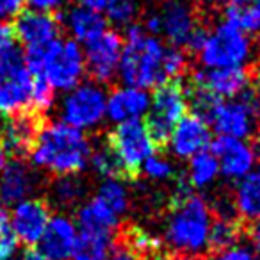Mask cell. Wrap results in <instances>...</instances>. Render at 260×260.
Wrapping results in <instances>:
<instances>
[{"label": "cell", "mask_w": 260, "mask_h": 260, "mask_svg": "<svg viewBox=\"0 0 260 260\" xmlns=\"http://www.w3.org/2000/svg\"><path fill=\"white\" fill-rule=\"evenodd\" d=\"M212 209L202 196L194 194L185 178H180L164 226L166 246L177 255L198 256L209 251Z\"/></svg>", "instance_id": "obj_1"}, {"label": "cell", "mask_w": 260, "mask_h": 260, "mask_svg": "<svg viewBox=\"0 0 260 260\" xmlns=\"http://www.w3.org/2000/svg\"><path fill=\"white\" fill-rule=\"evenodd\" d=\"M93 152L86 132L62 121L43 123L30 148V160L38 170L54 177L79 175L89 166Z\"/></svg>", "instance_id": "obj_2"}, {"label": "cell", "mask_w": 260, "mask_h": 260, "mask_svg": "<svg viewBox=\"0 0 260 260\" xmlns=\"http://www.w3.org/2000/svg\"><path fill=\"white\" fill-rule=\"evenodd\" d=\"M166 45L153 34H148L143 25L132 23L126 27L123 38V52L119 59L118 75L125 86L139 89H153L168 82L164 75Z\"/></svg>", "instance_id": "obj_3"}, {"label": "cell", "mask_w": 260, "mask_h": 260, "mask_svg": "<svg viewBox=\"0 0 260 260\" xmlns=\"http://www.w3.org/2000/svg\"><path fill=\"white\" fill-rule=\"evenodd\" d=\"M25 64L32 75L43 79L54 91H72L86 77L84 52L77 41L61 40L40 52L25 54Z\"/></svg>", "instance_id": "obj_4"}, {"label": "cell", "mask_w": 260, "mask_h": 260, "mask_svg": "<svg viewBox=\"0 0 260 260\" xmlns=\"http://www.w3.org/2000/svg\"><path fill=\"white\" fill-rule=\"evenodd\" d=\"M200 116L219 138L246 141L260 128V93L249 87L237 98L214 100Z\"/></svg>", "instance_id": "obj_5"}, {"label": "cell", "mask_w": 260, "mask_h": 260, "mask_svg": "<svg viewBox=\"0 0 260 260\" xmlns=\"http://www.w3.org/2000/svg\"><path fill=\"white\" fill-rule=\"evenodd\" d=\"M255 45L249 34L221 22L210 29H203V36L194 54L207 70L246 68L253 57Z\"/></svg>", "instance_id": "obj_6"}, {"label": "cell", "mask_w": 260, "mask_h": 260, "mask_svg": "<svg viewBox=\"0 0 260 260\" xmlns=\"http://www.w3.org/2000/svg\"><path fill=\"white\" fill-rule=\"evenodd\" d=\"M107 146L118 159L123 177L128 178L138 177L145 160L157 153V148H159L143 119L118 123L109 132Z\"/></svg>", "instance_id": "obj_7"}, {"label": "cell", "mask_w": 260, "mask_h": 260, "mask_svg": "<svg viewBox=\"0 0 260 260\" xmlns=\"http://www.w3.org/2000/svg\"><path fill=\"white\" fill-rule=\"evenodd\" d=\"M187 89L178 80H168L155 87L150 96V109L146 112L145 125L157 146L166 145L171 130L187 114Z\"/></svg>", "instance_id": "obj_8"}, {"label": "cell", "mask_w": 260, "mask_h": 260, "mask_svg": "<svg viewBox=\"0 0 260 260\" xmlns=\"http://www.w3.org/2000/svg\"><path fill=\"white\" fill-rule=\"evenodd\" d=\"M61 121L82 132L93 130L107 118V93L96 82H80L62 96Z\"/></svg>", "instance_id": "obj_9"}, {"label": "cell", "mask_w": 260, "mask_h": 260, "mask_svg": "<svg viewBox=\"0 0 260 260\" xmlns=\"http://www.w3.org/2000/svg\"><path fill=\"white\" fill-rule=\"evenodd\" d=\"M155 15L159 22L157 36L168 40L171 47L189 48L202 29L196 8L187 0H166Z\"/></svg>", "instance_id": "obj_10"}, {"label": "cell", "mask_w": 260, "mask_h": 260, "mask_svg": "<svg viewBox=\"0 0 260 260\" xmlns=\"http://www.w3.org/2000/svg\"><path fill=\"white\" fill-rule=\"evenodd\" d=\"M86 73L96 84H109L114 80L119 70V59L123 52V38L116 30H105L93 41L84 45Z\"/></svg>", "instance_id": "obj_11"}, {"label": "cell", "mask_w": 260, "mask_h": 260, "mask_svg": "<svg viewBox=\"0 0 260 260\" xmlns=\"http://www.w3.org/2000/svg\"><path fill=\"white\" fill-rule=\"evenodd\" d=\"M249 84H251V75L246 68H203L192 73L189 89L202 91L217 100H230L248 91Z\"/></svg>", "instance_id": "obj_12"}, {"label": "cell", "mask_w": 260, "mask_h": 260, "mask_svg": "<svg viewBox=\"0 0 260 260\" xmlns=\"http://www.w3.org/2000/svg\"><path fill=\"white\" fill-rule=\"evenodd\" d=\"M61 34V20L54 15H43L36 11H22L16 16L13 36L22 43L25 54L40 52L50 47L59 40Z\"/></svg>", "instance_id": "obj_13"}, {"label": "cell", "mask_w": 260, "mask_h": 260, "mask_svg": "<svg viewBox=\"0 0 260 260\" xmlns=\"http://www.w3.org/2000/svg\"><path fill=\"white\" fill-rule=\"evenodd\" d=\"M50 217L52 214L48 203L41 198H34V196L13 205V212L9 214V221H11L16 241L25 246L40 244Z\"/></svg>", "instance_id": "obj_14"}, {"label": "cell", "mask_w": 260, "mask_h": 260, "mask_svg": "<svg viewBox=\"0 0 260 260\" xmlns=\"http://www.w3.org/2000/svg\"><path fill=\"white\" fill-rule=\"evenodd\" d=\"M32 89L34 77L22 59L0 79V112L9 116L32 112Z\"/></svg>", "instance_id": "obj_15"}, {"label": "cell", "mask_w": 260, "mask_h": 260, "mask_svg": "<svg viewBox=\"0 0 260 260\" xmlns=\"http://www.w3.org/2000/svg\"><path fill=\"white\" fill-rule=\"evenodd\" d=\"M212 139V130L196 112L185 114L171 130L166 145L177 159H191L205 152Z\"/></svg>", "instance_id": "obj_16"}, {"label": "cell", "mask_w": 260, "mask_h": 260, "mask_svg": "<svg viewBox=\"0 0 260 260\" xmlns=\"http://www.w3.org/2000/svg\"><path fill=\"white\" fill-rule=\"evenodd\" d=\"M212 153L219 164V173L228 180H242L256 164V153L244 139L217 138L212 143Z\"/></svg>", "instance_id": "obj_17"}, {"label": "cell", "mask_w": 260, "mask_h": 260, "mask_svg": "<svg viewBox=\"0 0 260 260\" xmlns=\"http://www.w3.org/2000/svg\"><path fill=\"white\" fill-rule=\"evenodd\" d=\"M38 185L34 170L23 160H9L0 171V205H16L30 198Z\"/></svg>", "instance_id": "obj_18"}, {"label": "cell", "mask_w": 260, "mask_h": 260, "mask_svg": "<svg viewBox=\"0 0 260 260\" xmlns=\"http://www.w3.org/2000/svg\"><path fill=\"white\" fill-rule=\"evenodd\" d=\"M43 123L36 112H22L15 114L0 125V143L4 145L9 155H25L32 148L38 130Z\"/></svg>", "instance_id": "obj_19"}, {"label": "cell", "mask_w": 260, "mask_h": 260, "mask_svg": "<svg viewBox=\"0 0 260 260\" xmlns=\"http://www.w3.org/2000/svg\"><path fill=\"white\" fill-rule=\"evenodd\" d=\"M77 235L79 228L72 217L66 214L52 216L40 241V251H43L52 260H70Z\"/></svg>", "instance_id": "obj_20"}, {"label": "cell", "mask_w": 260, "mask_h": 260, "mask_svg": "<svg viewBox=\"0 0 260 260\" xmlns=\"http://www.w3.org/2000/svg\"><path fill=\"white\" fill-rule=\"evenodd\" d=\"M150 109V94L145 89L130 86L114 87L107 94V118L112 123L132 121L146 116Z\"/></svg>", "instance_id": "obj_21"}, {"label": "cell", "mask_w": 260, "mask_h": 260, "mask_svg": "<svg viewBox=\"0 0 260 260\" xmlns=\"http://www.w3.org/2000/svg\"><path fill=\"white\" fill-rule=\"evenodd\" d=\"M75 224L79 232H91V234L114 235L119 224V216H116L105 203L98 198H91L80 203L77 209Z\"/></svg>", "instance_id": "obj_22"}, {"label": "cell", "mask_w": 260, "mask_h": 260, "mask_svg": "<svg viewBox=\"0 0 260 260\" xmlns=\"http://www.w3.org/2000/svg\"><path fill=\"white\" fill-rule=\"evenodd\" d=\"M64 25L73 41L86 45L107 30V20L100 13L75 6L64 15Z\"/></svg>", "instance_id": "obj_23"}, {"label": "cell", "mask_w": 260, "mask_h": 260, "mask_svg": "<svg viewBox=\"0 0 260 260\" xmlns=\"http://www.w3.org/2000/svg\"><path fill=\"white\" fill-rule=\"evenodd\" d=\"M232 207L237 217L246 221H255L260 217V168L237 182Z\"/></svg>", "instance_id": "obj_24"}, {"label": "cell", "mask_w": 260, "mask_h": 260, "mask_svg": "<svg viewBox=\"0 0 260 260\" xmlns=\"http://www.w3.org/2000/svg\"><path fill=\"white\" fill-rule=\"evenodd\" d=\"M244 226L237 216H216L210 226L209 235V251H221L224 248L239 244Z\"/></svg>", "instance_id": "obj_25"}, {"label": "cell", "mask_w": 260, "mask_h": 260, "mask_svg": "<svg viewBox=\"0 0 260 260\" xmlns=\"http://www.w3.org/2000/svg\"><path fill=\"white\" fill-rule=\"evenodd\" d=\"M219 175V164H217L216 157L212 152L205 150L189 159L185 180L191 185V189H207L217 180Z\"/></svg>", "instance_id": "obj_26"}, {"label": "cell", "mask_w": 260, "mask_h": 260, "mask_svg": "<svg viewBox=\"0 0 260 260\" xmlns=\"http://www.w3.org/2000/svg\"><path fill=\"white\" fill-rule=\"evenodd\" d=\"M112 242V235L79 232L70 260H107Z\"/></svg>", "instance_id": "obj_27"}, {"label": "cell", "mask_w": 260, "mask_h": 260, "mask_svg": "<svg viewBox=\"0 0 260 260\" xmlns=\"http://www.w3.org/2000/svg\"><path fill=\"white\" fill-rule=\"evenodd\" d=\"M86 182L79 175H64L57 177L50 187V196L59 207H77L84 202L86 196Z\"/></svg>", "instance_id": "obj_28"}, {"label": "cell", "mask_w": 260, "mask_h": 260, "mask_svg": "<svg viewBox=\"0 0 260 260\" xmlns=\"http://www.w3.org/2000/svg\"><path fill=\"white\" fill-rule=\"evenodd\" d=\"M102 203L109 207L116 216L121 217L130 207V192L123 178H104L98 185V191L94 194Z\"/></svg>", "instance_id": "obj_29"}, {"label": "cell", "mask_w": 260, "mask_h": 260, "mask_svg": "<svg viewBox=\"0 0 260 260\" xmlns=\"http://www.w3.org/2000/svg\"><path fill=\"white\" fill-rule=\"evenodd\" d=\"M224 22L246 34L260 30V9L253 2L230 4L224 8Z\"/></svg>", "instance_id": "obj_30"}, {"label": "cell", "mask_w": 260, "mask_h": 260, "mask_svg": "<svg viewBox=\"0 0 260 260\" xmlns=\"http://www.w3.org/2000/svg\"><path fill=\"white\" fill-rule=\"evenodd\" d=\"M89 166L96 175L104 178H123V171L118 164V159L111 152L107 145L98 146L96 150L91 152Z\"/></svg>", "instance_id": "obj_31"}, {"label": "cell", "mask_w": 260, "mask_h": 260, "mask_svg": "<svg viewBox=\"0 0 260 260\" xmlns=\"http://www.w3.org/2000/svg\"><path fill=\"white\" fill-rule=\"evenodd\" d=\"M139 2L138 0H109L107 8L104 11L105 20L112 22L114 25H132L134 18L138 16Z\"/></svg>", "instance_id": "obj_32"}, {"label": "cell", "mask_w": 260, "mask_h": 260, "mask_svg": "<svg viewBox=\"0 0 260 260\" xmlns=\"http://www.w3.org/2000/svg\"><path fill=\"white\" fill-rule=\"evenodd\" d=\"M18 244L13 234L9 212L0 205V260H13L18 253Z\"/></svg>", "instance_id": "obj_33"}, {"label": "cell", "mask_w": 260, "mask_h": 260, "mask_svg": "<svg viewBox=\"0 0 260 260\" xmlns=\"http://www.w3.org/2000/svg\"><path fill=\"white\" fill-rule=\"evenodd\" d=\"M189 68V57L184 48L166 47L164 54V75L166 80H178Z\"/></svg>", "instance_id": "obj_34"}, {"label": "cell", "mask_w": 260, "mask_h": 260, "mask_svg": "<svg viewBox=\"0 0 260 260\" xmlns=\"http://www.w3.org/2000/svg\"><path fill=\"white\" fill-rule=\"evenodd\" d=\"M141 173L145 175L148 180L153 182H164V180H171L175 177V166L170 159L162 155H157L153 153L152 157L145 160L141 168Z\"/></svg>", "instance_id": "obj_35"}, {"label": "cell", "mask_w": 260, "mask_h": 260, "mask_svg": "<svg viewBox=\"0 0 260 260\" xmlns=\"http://www.w3.org/2000/svg\"><path fill=\"white\" fill-rule=\"evenodd\" d=\"M207 260H256V255L253 249L239 242V244L224 248L221 251H212Z\"/></svg>", "instance_id": "obj_36"}, {"label": "cell", "mask_w": 260, "mask_h": 260, "mask_svg": "<svg viewBox=\"0 0 260 260\" xmlns=\"http://www.w3.org/2000/svg\"><path fill=\"white\" fill-rule=\"evenodd\" d=\"M25 2L29 4L30 11L43 13V15H54V16L62 13L66 6H68V0H25Z\"/></svg>", "instance_id": "obj_37"}, {"label": "cell", "mask_w": 260, "mask_h": 260, "mask_svg": "<svg viewBox=\"0 0 260 260\" xmlns=\"http://www.w3.org/2000/svg\"><path fill=\"white\" fill-rule=\"evenodd\" d=\"M107 260H141L136 251L126 244L123 239H118V241L112 242V248L109 251Z\"/></svg>", "instance_id": "obj_38"}, {"label": "cell", "mask_w": 260, "mask_h": 260, "mask_svg": "<svg viewBox=\"0 0 260 260\" xmlns=\"http://www.w3.org/2000/svg\"><path fill=\"white\" fill-rule=\"evenodd\" d=\"M25 0H0V22L16 18L22 13Z\"/></svg>", "instance_id": "obj_39"}, {"label": "cell", "mask_w": 260, "mask_h": 260, "mask_svg": "<svg viewBox=\"0 0 260 260\" xmlns=\"http://www.w3.org/2000/svg\"><path fill=\"white\" fill-rule=\"evenodd\" d=\"M246 237H248L249 244H251L255 255H260V217L255 221H249V224H246Z\"/></svg>", "instance_id": "obj_40"}, {"label": "cell", "mask_w": 260, "mask_h": 260, "mask_svg": "<svg viewBox=\"0 0 260 260\" xmlns=\"http://www.w3.org/2000/svg\"><path fill=\"white\" fill-rule=\"evenodd\" d=\"M15 47V36L13 29L6 22H0V54Z\"/></svg>", "instance_id": "obj_41"}, {"label": "cell", "mask_w": 260, "mask_h": 260, "mask_svg": "<svg viewBox=\"0 0 260 260\" xmlns=\"http://www.w3.org/2000/svg\"><path fill=\"white\" fill-rule=\"evenodd\" d=\"M79 2H80L79 6H82V8H86V9H91V11H96V13H100V15H104L105 8H107V4H109V0H79Z\"/></svg>", "instance_id": "obj_42"}, {"label": "cell", "mask_w": 260, "mask_h": 260, "mask_svg": "<svg viewBox=\"0 0 260 260\" xmlns=\"http://www.w3.org/2000/svg\"><path fill=\"white\" fill-rule=\"evenodd\" d=\"M202 2L209 8H226L230 4H246V2H253V0H202Z\"/></svg>", "instance_id": "obj_43"}, {"label": "cell", "mask_w": 260, "mask_h": 260, "mask_svg": "<svg viewBox=\"0 0 260 260\" xmlns=\"http://www.w3.org/2000/svg\"><path fill=\"white\" fill-rule=\"evenodd\" d=\"M18 260H52V258L45 255L43 251H40V249H29L22 256H18Z\"/></svg>", "instance_id": "obj_44"}, {"label": "cell", "mask_w": 260, "mask_h": 260, "mask_svg": "<svg viewBox=\"0 0 260 260\" xmlns=\"http://www.w3.org/2000/svg\"><path fill=\"white\" fill-rule=\"evenodd\" d=\"M251 79L255 80L256 87H258V91H260V55L256 57L255 64H253V77H251Z\"/></svg>", "instance_id": "obj_45"}, {"label": "cell", "mask_w": 260, "mask_h": 260, "mask_svg": "<svg viewBox=\"0 0 260 260\" xmlns=\"http://www.w3.org/2000/svg\"><path fill=\"white\" fill-rule=\"evenodd\" d=\"M8 162H9V153H8V150L4 148V145L0 143V171L8 166Z\"/></svg>", "instance_id": "obj_46"}, {"label": "cell", "mask_w": 260, "mask_h": 260, "mask_svg": "<svg viewBox=\"0 0 260 260\" xmlns=\"http://www.w3.org/2000/svg\"><path fill=\"white\" fill-rule=\"evenodd\" d=\"M253 150H255V153H256V159H260V128L256 130V134H255V145H253Z\"/></svg>", "instance_id": "obj_47"}, {"label": "cell", "mask_w": 260, "mask_h": 260, "mask_svg": "<svg viewBox=\"0 0 260 260\" xmlns=\"http://www.w3.org/2000/svg\"><path fill=\"white\" fill-rule=\"evenodd\" d=\"M164 260H198L196 256H187V255H173V256H168Z\"/></svg>", "instance_id": "obj_48"}, {"label": "cell", "mask_w": 260, "mask_h": 260, "mask_svg": "<svg viewBox=\"0 0 260 260\" xmlns=\"http://www.w3.org/2000/svg\"><path fill=\"white\" fill-rule=\"evenodd\" d=\"M0 114H2V112H0Z\"/></svg>", "instance_id": "obj_49"}]
</instances>
